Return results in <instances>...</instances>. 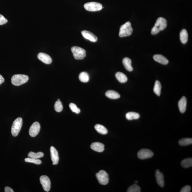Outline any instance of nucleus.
Returning <instances> with one entry per match:
<instances>
[{"label":"nucleus","instance_id":"obj_16","mask_svg":"<svg viewBox=\"0 0 192 192\" xmlns=\"http://www.w3.org/2000/svg\"><path fill=\"white\" fill-rule=\"evenodd\" d=\"M91 149L98 152H101L104 150V145L100 142H94L91 144Z\"/></svg>","mask_w":192,"mask_h":192},{"label":"nucleus","instance_id":"obj_22","mask_svg":"<svg viewBox=\"0 0 192 192\" xmlns=\"http://www.w3.org/2000/svg\"><path fill=\"white\" fill-rule=\"evenodd\" d=\"M126 118L129 120L138 119L140 118V115L137 113L130 112L127 113L126 115Z\"/></svg>","mask_w":192,"mask_h":192},{"label":"nucleus","instance_id":"obj_1","mask_svg":"<svg viewBox=\"0 0 192 192\" xmlns=\"http://www.w3.org/2000/svg\"><path fill=\"white\" fill-rule=\"evenodd\" d=\"M167 21L162 17H160L156 21L154 27L151 30V33L154 35L157 34L160 31L165 29L167 26Z\"/></svg>","mask_w":192,"mask_h":192},{"label":"nucleus","instance_id":"obj_35","mask_svg":"<svg viewBox=\"0 0 192 192\" xmlns=\"http://www.w3.org/2000/svg\"><path fill=\"white\" fill-rule=\"evenodd\" d=\"M5 192H14L13 190L9 187L7 186L5 188Z\"/></svg>","mask_w":192,"mask_h":192},{"label":"nucleus","instance_id":"obj_10","mask_svg":"<svg viewBox=\"0 0 192 192\" xmlns=\"http://www.w3.org/2000/svg\"><path fill=\"white\" fill-rule=\"evenodd\" d=\"M40 125L39 122H35L32 125L29 130V135L32 137H36L39 133L40 130Z\"/></svg>","mask_w":192,"mask_h":192},{"label":"nucleus","instance_id":"obj_3","mask_svg":"<svg viewBox=\"0 0 192 192\" xmlns=\"http://www.w3.org/2000/svg\"><path fill=\"white\" fill-rule=\"evenodd\" d=\"M133 32L131 23L128 22L121 26L119 35L121 38L130 36Z\"/></svg>","mask_w":192,"mask_h":192},{"label":"nucleus","instance_id":"obj_23","mask_svg":"<svg viewBox=\"0 0 192 192\" xmlns=\"http://www.w3.org/2000/svg\"><path fill=\"white\" fill-rule=\"evenodd\" d=\"M96 131L102 135H106L108 133L107 128L104 126L100 124H97L95 126Z\"/></svg>","mask_w":192,"mask_h":192},{"label":"nucleus","instance_id":"obj_17","mask_svg":"<svg viewBox=\"0 0 192 192\" xmlns=\"http://www.w3.org/2000/svg\"><path fill=\"white\" fill-rule=\"evenodd\" d=\"M153 59L155 61L164 65L168 64L169 61L166 57L161 54H156L153 56Z\"/></svg>","mask_w":192,"mask_h":192},{"label":"nucleus","instance_id":"obj_25","mask_svg":"<svg viewBox=\"0 0 192 192\" xmlns=\"http://www.w3.org/2000/svg\"><path fill=\"white\" fill-rule=\"evenodd\" d=\"M79 79L81 82L87 83L89 80V76L88 74L86 72H82L79 75Z\"/></svg>","mask_w":192,"mask_h":192},{"label":"nucleus","instance_id":"obj_24","mask_svg":"<svg viewBox=\"0 0 192 192\" xmlns=\"http://www.w3.org/2000/svg\"><path fill=\"white\" fill-rule=\"evenodd\" d=\"M161 83L159 81L156 80L155 83L153 91L158 96H159L161 95Z\"/></svg>","mask_w":192,"mask_h":192},{"label":"nucleus","instance_id":"obj_15","mask_svg":"<svg viewBox=\"0 0 192 192\" xmlns=\"http://www.w3.org/2000/svg\"><path fill=\"white\" fill-rule=\"evenodd\" d=\"M187 100L185 96H183L178 102V107L180 112L181 113L185 112L186 108Z\"/></svg>","mask_w":192,"mask_h":192},{"label":"nucleus","instance_id":"obj_12","mask_svg":"<svg viewBox=\"0 0 192 192\" xmlns=\"http://www.w3.org/2000/svg\"><path fill=\"white\" fill-rule=\"evenodd\" d=\"M38 57L40 60L46 64H50L52 62V59L50 56L44 53H40L38 54Z\"/></svg>","mask_w":192,"mask_h":192},{"label":"nucleus","instance_id":"obj_31","mask_svg":"<svg viewBox=\"0 0 192 192\" xmlns=\"http://www.w3.org/2000/svg\"><path fill=\"white\" fill-rule=\"evenodd\" d=\"M54 109L57 112H60L63 110V107L62 103L60 100H57L54 106Z\"/></svg>","mask_w":192,"mask_h":192},{"label":"nucleus","instance_id":"obj_4","mask_svg":"<svg viewBox=\"0 0 192 192\" xmlns=\"http://www.w3.org/2000/svg\"><path fill=\"white\" fill-rule=\"evenodd\" d=\"M22 125V118H17L14 121L12 125L11 133L14 137H16L18 135Z\"/></svg>","mask_w":192,"mask_h":192},{"label":"nucleus","instance_id":"obj_37","mask_svg":"<svg viewBox=\"0 0 192 192\" xmlns=\"http://www.w3.org/2000/svg\"><path fill=\"white\" fill-rule=\"evenodd\" d=\"M135 183H138V181H135Z\"/></svg>","mask_w":192,"mask_h":192},{"label":"nucleus","instance_id":"obj_8","mask_svg":"<svg viewBox=\"0 0 192 192\" xmlns=\"http://www.w3.org/2000/svg\"><path fill=\"white\" fill-rule=\"evenodd\" d=\"M154 155V153L150 150L142 149L139 151L137 153V156L141 159L144 160L151 158Z\"/></svg>","mask_w":192,"mask_h":192},{"label":"nucleus","instance_id":"obj_20","mask_svg":"<svg viewBox=\"0 0 192 192\" xmlns=\"http://www.w3.org/2000/svg\"><path fill=\"white\" fill-rule=\"evenodd\" d=\"M116 78L121 83H125L127 81L128 79L124 74L121 72H118L115 75Z\"/></svg>","mask_w":192,"mask_h":192},{"label":"nucleus","instance_id":"obj_34","mask_svg":"<svg viewBox=\"0 0 192 192\" xmlns=\"http://www.w3.org/2000/svg\"><path fill=\"white\" fill-rule=\"evenodd\" d=\"M191 188L189 185H186L181 188L180 192H190L191 191Z\"/></svg>","mask_w":192,"mask_h":192},{"label":"nucleus","instance_id":"obj_2","mask_svg":"<svg viewBox=\"0 0 192 192\" xmlns=\"http://www.w3.org/2000/svg\"><path fill=\"white\" fill-rule=\"evenodd\" d=\"M29 79V77L27 75L22 74L15 75L12 78V83L14 85L20 86L27 82Z\"/></svg>","mask_w":192,"mask_h":192},{"label":"nucleus","instance_id":"obj_28","mask_svg":"<svg viewBox=\"0 0 192 192\" xmlns=\"http://www.w3.org/2000/svg\"><path fill=\"white\" fill-rule=\"evenodd\" d=\"M192 143L191 138H184L180 139L179 141V144L181 146H187Z\"/></svg>","mask_w":192,"mask_h":192},{"label":"nucleus","instance_id":"obj_33","mask_svg":"<svg viewBox=\"0 0 192 192\" xmlns=\"http://www.w3.org/2000/svg\"><path fill=\"white\" fill-rule=\"evenodd\" d=\"M7 22V19L5 18L3 15L0 14V25L6 24Z\"/></svg>","mask_w":192,"mask_h":192},{"label":"nucleus","instance_id":"obj_14","mask_svg":"<svg viewBox=\"0 0 192 192\" xmlns=\"http://www.w3.org/2000/svg\"><path fill=\"white\" fill-rule=\"evenodd\" d=\"M155 176L157 184L161 187H163L164 185V181L163 173L160 172L159 170H156Z\"/></svg>","mask_w":192,"mask_h":192},{"label":"nucleus","instance_id":"obj_30","mask_svg":"<svg viewBox=\"0 0 192 192\" xmlns=\"http://www.w3.org/2000/svg\"><path fill=\"white\" fill-rule=\"evenodd\" d=\"M25 161L26 162L33 163L37 165H39L42 163L41 160L38 159H34V158L29 157L25 158Z\"/></svg>","mask_w":192,"mask_h":192},{"label":"nucleus","instance_id":"obj_6","mask_svg":"<svg viewBox=\"0 0 192 192\" xmlns=\"http://www.w3.org/2000/svg\"><path fill=\"white\" fill-rule=\"evenodd\" d=\"M84 8L87 11L96 12L100 11L102 9L103 6L100 3L91 2L85 3L84 5Z\"/></svg>","mask_w":192,"mask_h":192},{"label":"nucleus","instance_id":"obj_32","mask_svg":"<svg viewBox=\"0 0 192 192\" xmlns=\"http://www.w3.org/2000/svg\"><path fill=\"white\" fill-rule=\"evenodd\" d=\"M69 107L70 109L74 112L76 114H78L80 112V109L77 107L76 105L75 104L71 103L70 104Z\"/></svg>","mask_w":192,"mask_h":192},{"label":"nucleus","instance_id":"obj_29","mask_svg":"<svg viewBox=\"0 0 192 192\" xmlns=\"http://www.w3.org/2000/svg\"><path fill=\"white\" fill-rule=\"evenodd\" d=\"M140 187L136 184H134L129 187L127 190L128 192H140Z\"/></svg>","mask_w":192,"mask_h":192},{"label":"nucleus","instance_id":"obj_27","mask_svg":"<svg viewBox=\"0 0 192 192\" xmlns=\"http://www.w3.org/2000/svg\"><path fill=\"white\" fill-rule=\"evenodd\" d=\"M44 156L43 153L41 151L38 153H35L33 151H30L28 154L29 157L34 158V159H39L43 157Z\"/></svg>","mask_w":192,"mask_h":192},{"label":"nucleus","instance_id":"obj_21","mask_svg":"<svg viewBox=\"0 0 192 192\" xmlns=\"http://www.w3.org/2000/svg\"><path fill=\"white\" fill-rule=\"evenodd\" d=\"M180 41L183 43L185 44L188 41V35L187 31L185 29H183L180 34Z\"/></svg>","mask_w":192,"mask_h":192},{"label":"nucleus","instance_id":"obj_13","mask_svg":"<svg viewBox=\"0 0 192 192\" xmlns=\"http://www.w3.org/2000/svg\"><path fill=\"white\" fill-rule=\"evenodd\" d=\"M82 34L84 38L91 41L96 42L98 40L97 37L91 32L83 30L82 31Z\"/></svg>","mask_w":192,"mask_h":192},{"label":"nucleus","instance_id":"obj_36","mask_svg":"<svg viewBox=\"0 0 192 192\" xmlns=\"http://www.w3.org/2000/svg\"><path fill=\"white\" fill-rule=\"evenodd\" d=\"M4 81V79L2 75H0V85L3 83Z\"/></svg>","mask_w":192,"mask_h":192},{"label":"nucleus","instance_id":"obj_19","mask_svg":"<svg viewBox=\"0 0 192 192\" xmlns=\"http://www.w3.org/2000/svg\"><path fill=\"white\" fill-rule=\"evenodd\" d=\"M122 63L125 68L129 72L133 71V69L131 65L132 61L129 58H125L123 59Z\"/></svg>","mask_w":192,"mask_h":192},{"label":"nucleus","instance_id":"obj_9","mask_svg":"<svg viewBox=\"0 0 192 192\" xmlns=\"http://www.w3.org/2000/svg\"><path fill=\"white\" fill-rule=\"evenodd\" d=\"M40 182L44 191L49 192L51 188V182L49 178L46 175L41 176L40 177Z\"/></svg>","mask_w":192,"mask_h":192},{"label":"nucleus","instance_id":"obj_5","mask_svg":"<svg viewBox=\"0 0 192 192\" xmlns=\"http://www.w3.org/2000/svg\"><path fill=\"white\" fill-rule=\"evenodd\" d=\"M71 51L75 59L77 60L83 59L85 57L86 51L84 49L78 46L72 47Z\"/></svg>","mask_w":192,"mask_h":192},{"label":"nucleus","instance_id":"obj_26","mask_svg":"<svg viewBox=\"0 0 192 192\" xmlns=\"http://www.w3.org/2000/svg\"><path fill=\"white\" fill-rule=\"evenodd\" d=\"M181 165L184 168H188L192 166V158L184 159L181 162Z\"/></svg>","mask_w":192,"mask_h":192},{"label":"nucleus","instance_id":"obj_7","mask_svg":"<svg viewBox=\"0 0 192 192\" xmlns=\"http://www.w3.org/2000/svg\"><path fill=\"white\" fill-rule=\"evenodd\" d=\"M96 177L100 184L106 185L108 184L109 178L108 174L104 170H101L96 174Z\"/></svg>","mask_w":192,"mask_h":192},{"label":"nucleus","instance_id":"obj_38","mask_svg":"<svg viewBox=\"0 0 192 192\" xmlns=\"http://www.w3.org/2000/svg\"><path fill=\"white\" fill-rule=\"evenodd\" d=\"M57 100H60V99H58Z\"/></svg>","mask_w":192,"mask_h":192},{"label":"nucleus","instance_id":"obj_11","mask_svg":"<svg viewBox=\"0 0 192 192\" xmlns=\"http://www.w3.org/2000/svg\"><path fill=\"white\" fill-rule=\"evenodd\" d=\"M50 153L53 165L57 164L59 160V153L57 150L53 146L50 147Z\"/></svg>","mask_w":192,"mask_h":192},{"label":"nucleus","instance_id":"obj_18","mask_svg":"<svg viewBox=\"0 0 192 192\" xmlns=\"http://www.w3.org/2000/svg\"><path fill=\"white\" fill-rule=\"evenodd\" d=\"M105 96L110 99H117L120 98V95L119 93L112 90H109L107 91L105 93Z\"/></svg>","mask_w":192,"mask_h":192}]
</instances>
